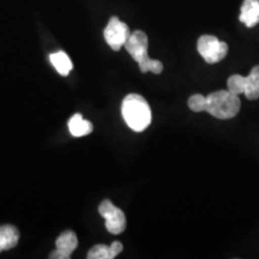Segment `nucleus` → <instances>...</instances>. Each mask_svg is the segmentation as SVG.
<instances>
[{"label": "nucleus", "instance_id": "15", "mask_svg": "<svg viewBox=\"0 0 259 259\" xmlns=\"http://www.w3.org/2000/svg\"><path fill=\"white\" fill-rule=\"evenodd\" d=\"M189 108L191 111L198 113L205 111L206 108V97L203 96L202 94H194L189 99Z\"/></svg>", "mask_w": 259, "mask_h": 259}, {"label": "nucleus", "instance_id": "2", "mask_svg": "<svg viewBox=\"0 0 259 259\" xmlns=\"http://www.w3.org/2000/svg\"><path fill=\"white\" fill-rule=\"evenodd\" d=\"M148 47V36L142 30H136L131 32V35H130V37L125 44L126 51L128 52L130 56L137 61L142 72H153L155 74L161 73L162 70H163V64L160 60L149 58Z\"/></svg>", "mask_w": 259, "mask_h": 259}, {"label": "nucleus", "instance_id": "8", "mask_svg": "<svg viewBox=\"0 0 259 259\" xmlns=\"http://www.w3.org/2000/svg\"><path fill=\"white\" fill-rule=\"evenodd\" d=\"M239 19L247 28L259 24V0H244Z\"/></svg>", "mask_w": 259, "mask_h": 259}, {"label": "nucleus", "instance_id": "14", "mask_svg": "<svg viewBox=\"0 0 259 259\" xmlns=\"http://www.w3.org/2000/svg\"><path fill=\"white\" fill-rule=\"evenodd\" d=\"M88 259H113L111 247L107 245H95L88 252Z\"/></svg>", "mask_w": 259, "mask_h": 259}, {"label": "nucleus", "instance_id": "1", "mask_svg": "<svg viewBox=\"0 0 259 259\" xmlns=\"http://www.w3.org/2000/svg\"><path fill=\"white\" fill-rule=\"evenodd\" d=\"M122 118L135 132H142L150 125L151 109L147 100L138 94H130L121 105Z\"/></svg>", "mask_w": 259, "mask_h": 259}, {"label": "nucleus", "instance_id": "9", "mask_svg": "<svg viewBox=\"0 0 259 259\" xmlns=\"http://www.w3.org/2000/svg\"><path fill=\"white\" fill-rule=\"evenodd\" d=\"M19 232L15 226H0V252L14 248L18 244Z\"/></svg>", "mask_w": 259, "mask_h": 259}, {"label": "nucleus", "instance_id": "7", "mask_svg": "<svg viewBox=\"0 0 259 259\" xmlns=\"http://www.w3.org/2000/svg\"><path fill=\"white\" fill-rule=\"evenodd\" d=\"M57 250L50 254L51 259H69L78 246V239L72 231H65L56 240Z\"/></svg>", "mask_w": 259, "mask_h": 259}, {"label": "nucleus", "instance_id": "3", "mask_svg": "<svg viewBox=\"0 0 259 259\" xmlns=\"http://www.w3.org/2000/svg\"><path fill=\"white\" fill-rule=\"evenodd\" d=\"M240 108L241 102L239 96L229 90H219L206 96L205 111L221 120L234 118L240 112Z\"/></svg>", "mask_w": 259, "mask_h": 259}, {"label": "nucleus", "instance_id": "16", "mask_svg": "<svg viewBox=\"0 0 259 259\" xmlns=\"http://www.w3.org/2000/svg\"><path fill=\"white\" fill-rule=\"evenodd\" d=\"M109 247H111V252H112L113 257L115 258L116 255H118L122 251L124 246H122V244H121L120 241H114V242H112L111 245H109Z\"/></svg>", "mask_w": 259, "mask_h": 259}, {"label": "nucleus", "instance_id": "5", "mask_svg": "<svg viewBox=\"0 0 259 259\" xmlns=\"http://www.w3.org/2000/svg\"><path fill=\"white\" fill-rule=\"evenodd\" d=\"M99 212L106 220V228L109 233H112V234H121L125 231V213L121 209L116 208L111 200H103L99 206Z\"/></svg>", "mask_w": 259, "mask_h": 259}, {"label": "nucleus", "instance_id": "6", "mask_svg": "<svg viewBox=\"0 0 259 259\" xmlns=\"http://www.w3.org/2000/svg\"><path fill=\"white\" fill-rule=\"evenodd\" d=\"M131 35L127 24L121 22L118 17H112L103 31V36L108 46L113 51H120L122 46H125L126 41Z\"/></svg>", "mask_w": 259, "mask_h": 259}, {"label": "nucleus", "instance_id": "10", "mask_svg": "<svg viewBox=\"0 0 259 259\" xmlns=\"http://www.w3.org/2000/svg\"><path fill=\"white\" fill-rule=\"evenodd\" d=\"M244 95L251 101L259 99V65L254 66L250 74L245 77Z\"/></svg>", "mask_w": 259, "mask_h": 259}, {"label": "nucleus", "instance_id": "11", "mask_svg": "<svg viewBox=\"0 0 259 259\" xmlns=\"http://www.w3.org/2000/svg\"><path fill=\"white\" fill-rule=\"evenodd\" d=\"M93 128L92 122L85 120L82 114H74L69 120V130L73 137H83L92 134Z\"/></svg>", "mask_w": 259, "mask_h": 259}, {"label": "nucleus", "instance_id": "13", "mask_svg": "<svg viewBox=\"0 0 259 259\" xmlns=\"http://www.w3.org/2000/svg\"><path fill=\"white\" fill-rule=\"evenodd\" d=\"M227 87L228 90L235 95H241L244 94L245 88V77L240 76V74H232L227 80Z\"/></svg>", "mask_w": 259, "mask_h": 259}, {"label": "nucleus", "instance_id": "4", "mask_svg": "<svg viewBox=\"0 0 259 259\" xmlns=\"http://www.w3.org/2000/svg\"><path fill=\"white\" fill-rule=\"evenodd\" d=\"M197 50L208 64H216L223 60L228 53V45L212 35H203L197 42Z\"/></svg>", "mask_w": 259, "mask_h": 259}, {"label": "nucleus", "instance_id": "12", "mask_svg": "<svg viewBox=\"0 0 259 259\" xmlns=\"http://www.w3.org/2000/svg\"><path fill=\"white\" fill-rule=\"evenodd\" d=\"M51 63L56 67V70L59 72L61 76H67L70 73V71L72 70L73 65L72 61L69 58L65 52H57V53H53L50 56Z\"/></svg>", "mask_w": 259, "mask_h": 259}]
</instances>
